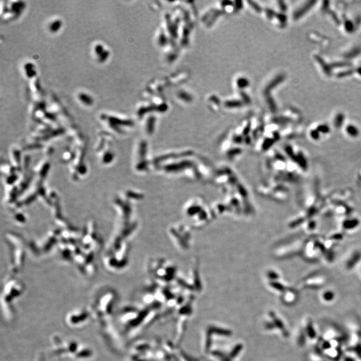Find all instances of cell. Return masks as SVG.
<instances>
[{
	"mask_svg": "<svg viewBox=\"0 0 361 361\" xmlns=\"http://www.w3.org/2000/svg\"><path fill=\"white\" fill-rule=\"evenodd\" d=\"M356 71H357V72L358 73V74H360L361 76V67L359 68H357Z\"/></svg>",
	"mask_w": 361,
	"mask_h": 361,
	"instance_id": "7c38bea8",
	"label": "cell"
},
{
	"mask_svg": "<svg viewBox=\"0 0 361 361\" xmlns=\"http://www.w3.org/2000/svg\"><path fill=\"white\" fill-rule=\"evenodd\" d=\"M351 66V64L348 63H346V62H339V63H335L332 64V66L333 67H345V66Z\"/></svg>",
	"mask_w": 361,
	"mask_h": 361,
	"instance_id": "30bf717a",
	"label": "cell"
},
{
	"mask_svg": "<svg viewBox=\"0 0 361 361\" xmlns=\"http://www.w3.org/2000/svg\"><path fill=\"white\" fill-rule=\"evenodd\" d=\"M316 58L318 62H319L321 66H322L324 72H325L326 74H328V76L331 75V69H330V66H327V65L325 64V62H324L322 60V58L318 57V56H316Z\"/></svg>",
	"mask_w": 361,
	"mask_h": 361,
	"instance_id": "7a4b0ae2",
	"label": "cell"
},
{
	"mask_svg": "<svg viewBox=\"0 0 361 361\" xmlns=\"http://www.w3.org/2000/svg\"><path fill=\"white\" fill-rule=\"evenodd\" d=\"M311 136L312 137V138H314L315 139H317L318 137H319V134H318V132L317 130H314V131H312L311 132Z\"/></svg>",
	"mask_w": 361,
	"mask_h": 361,
	"instance_id": "8fae6325",
	"label": "cell"
},
{
	"mask_svg": "<svg viewBox=\"0 0 361 361\" xmlns=\"http://www.w3.org/2000/svg\"><path fill=\"white\" fill-rule=\"evenodd\" d=\"M352 73H353V71H352V70H348V71L338 73V74H337V77L338 78L345 77H347V76H351Z\"/></svg>",
	"mask_w": 361,
	"mask_h": 361,
	"instance_id": "ba28073f",
	"label": "cell"
},
{
	"mask_svg": "<svg viewBox=\"0 0 361 361\" xmlns=\"http://www.w3.org/2000/svg\"><path fill=\"white\" fill-rule=\"evenodd\" d=\"M345 28H346V31H347V32H352V31L354 30V25H353V23H352V22L349 21V20L346 21L345 22Z\"/></svg>",
	"mask_w": 361,
	"mask_h": 361,
	"instance_id": "52a82bcc",
	"label": "cell"
},
{
	"mask_svg": "<svg viewBox=\"0 0 361 361\" xmlns=\"http://www.w3.org/2000/svg\"><path fill=\"white\" fill-rule=\"evenodd\" d=\"M360 51H361V50H360V48L354 49V50H351V51L350 52H348V53H346V54L345 55V56H346V58H352V57H354V56H356L358 54H359Z\"/></svg>",
	"mask_w": 361,
	"mask_h": 361,
	"instance_id": "8992f818",
	"label": "cell"
},
{
	"mask_svg": "<svg viewBox=\"0 0 361 361\" xmlns=\"http://www.w3.org/2000/svg\"><path fill=\"white\" fill-rule=\"evenodd\" d=\"M317 129H318V131L324 132V133H327V132H328L330 131L328 126L327 125H320Z\"/></svg>",
	"mask_w": 361,
	"mask_h": 361,
	"instance_id": "9c48e42d",
	"label": "cell"
},
{
	"mask_svg": "<svg viewBox=\"0 0 361 361\" xmlns=\"http://www.w3.org/2000/svg\"><path fill=\"white\" fill-rule=\"evenodd\" d=\"M344 118H344V115L342 114H339L337 115L334 120V125L336 127H340V126L342 125L344 121Z\"/></svg>",
	"mask_w": 361,
	"mask_h": 361,
	"instance_id": "5b68a950",
	"label": "cell"
},
{
	"mask_svg": "<svg viewBox=\"0 0 361 361\" xmlns=\"http://www.w3.org/2000/svg\"><path fill=\"white\" fill-rule=\"evenodd\" d=\"M334 298V294L332 292L326 291L323 293L322 298L324 299V301L331 302L332 300H333Z\"/></svg>",
	"mask_w": 361,
	"mask_h": 361,
	"instance_id": "277c9868",
	"label": "cell"
},
{
	"mask_svg": "<svg viewBox=\"0 0 361 361\" xmlns=\"http://www.w3.org/2000/svg\"><path fill=\"white\" fill-rule=\"evenodd\" d=\"M346 131L352 137H357L359 134V131L354 126L349 125L346 127Z\"/></svg>",
	"mask_w": 361,
	"mask_h": 361,
	"instance_id": "3957f363",
	"label": "cell"
},
{
	"mask_svg": "<svg viewBox=\"0 0 361 361\" xmlns=\"http://www.w3.org/2000/svg\"><path fill=\"white\" fill-rule=\"evenodd\" d=\"M314 1H308L306 5H304L303 7H302L300 9H299L298 10H297L296 13H294V18L295 19H298L301 18L302 16L304 13H306L311 8L313 5L315 4Z\"/></svg>",
	"mask_w": 361,
	"mask_h": 361,
	"instance_id": "6da1fadb",
	"label": "cell"
}]
</instances>
